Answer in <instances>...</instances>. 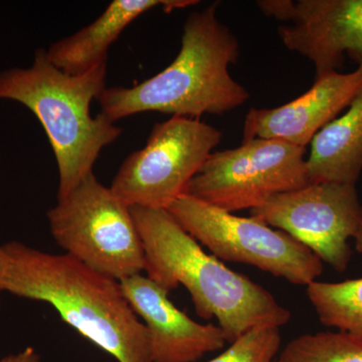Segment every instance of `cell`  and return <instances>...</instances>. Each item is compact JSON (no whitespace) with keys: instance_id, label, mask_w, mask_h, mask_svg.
<instances>
[{"instance_id":"7a4b0ae2","label":"cell","mask_w":362,"mask_h":362,"mask_svg":"<svg viewBox=\"0 0 362 362\" xmlns=\"http://www.w3.org/2000/svg\"><path fill=\"white\" fill-rule=\"evenodd\" d=\"M147 277L168 293L185 286L202 318L216 317L232 343L259 326L282 327L291 313L261 285L206 254L166 209L130 207Z\"/></svg>"},{"instance_id":"9a60e30c","label":"cell","mask_w":362,"mask_h":362,"mask_svg":"<svg viewBox=\"0 0 362 362\" xmlns=\"http://www.w3.org/2000/svg\"><path fill=\"white\" fill-rule=\"evenodd\" d=\"M307 296L324 325L362 340V278L307 286Z\"/></svg>"},{"instance_id":"2e32d148","label":"cell","mask_w":362,"mask_h":362,"mask_svg":"<svg viewBox=\"0 0 362 362\" xmlns=\"http://www.w3.org/2000/svg\"><path fill=\"white\" fill-rule=\"evenodd\" d=\"M278 362H362V340L341 331L301 335L286 345Z\"/></svg>"},{"instance_id":"ba28073f","label":"cell","mask_w":362,"mask_h":362,"mask_svg":"<svg viewBox=\"0 0 362 362\" xmlns=\"http://www.w3.org/2000/svg\"><path fill=\"white\" fill-rule=\"evenodd\" d=\"M305 153L303 147L262 138L214 151L185 194L228 213L251 211L274 195L308 185Z\"/></svg>"},{"instance_id":"3957f363","label":"cell","mask_w":362,"mask_h":362,"mask_svg":"<svg viewBox=\"0 0 362 362\" xmlns=\"http://www.w3.org/2000/svg\"><path fill=\"white\" fill-rule=\"evenodd\" d=\"M220 2L190 13L183 25L180 51L170 65L132 87L106 88L98 97L100 113L112 122L144 112L201 119L223 115L250 99L230 75L240 42L218 16Z\"/></svg>"},{"instance_id":"ffe728a7","label":"cell","mask_w":362,"mask_h":362,"mask_svg":"<svg viewBox=\"0 0 362 362\" xmlns=\"http://www.w3.org/2000/svg\"><path fill=\"white\" fill-rule=\"evenodd\" d=\"M6 255L4 245L0 244V309H1V294L4 292V278L6 273Z\"/></svg>"},{"instance_id":"7c38bea8","label":"cell","mask_w":362,"mask_h":362,"mask_svg":"<svg viewBox=\"0 0 362 362\" xmlns=\"http://www.w3.org/2000/svg\"><path fill=\"white\" fill-rule=\"evenodd\" d=\"M128 303L149 332L152 362H195L225 346L220 326L192 320L168 292L141 274L120 281Z\"/></svg>"},{"instance_id":"d6986e66","label":"cell","mask_w":362,"mask_h":362,"mask_svg":"<svg viewBox=\"0 0 362 362\" xmlns=\"http://www.w3.org/2000/svg\"><path fill=\"white\" fill-rule=\"evenodd\" d=\"M0 362H40V356L33 347H26L18 354L4 357Z\"/></svg>"},{"instance_id":"4fadbf2b","label":"cell","mask_w":362,"mask_h":362,"mask_svg":"<svg viewBox=\"0 0 362 362\" xmlns=\"http://www.w3.org/2000/svg\"><path fill=\"white\" fill-rule=\"evenodd\" d=\"M197 4V0H114L89 25L49 45L45 49L47 58L69 75L84 74L106 63L111 45L142 14L156 7L170 13Z\"/></svg>"},{"instance_id":"8fae6325","label":"cell","mask_w":362,"mask_h":362,"mask_svg":"<svg viewBox=\"0 0 362 362\" xmlns=\"http://www.w3.org/2000/svg\"><path fill=\"white\" fill-rule=\"evenodd\" d=\"M362 90V66L315 78L303 95L276 108H252L245 118L243 142L262 138L306 148L314 136L349 108Z\"/></svg>"},{"instance_id":"52a82bcc","label":"cell","mask_w":362,"mask_h":362,"mask_svg":"<svg viewBox=\"0 0 362 362\" xmlns=\"http://www.w3.org/2000/svg\"><path fill=\"white\" fill-rule=\"evenodd\" d=\"M201 119L173 116L152 128L146 145L121 164L111 185L129 207L168 209L201 170L221 140Z\"/></svg>"},{"instance_id":"277c9868","label":"cell","mask_w":362,"mask_h":362,"mask_svg":"<svg viewBox=\"0 0 362 362\" xmlns=\"http://www.w3.org/2000/svg\"><path fill=\"white\" fill-rule=\"evenodd\" d=\"M107 62L80 75H69L37 49L32 65L0 71V101L26 107L42 124L59 170L58 199L94 173L102 150L123 130L90 104L106 89Z\"/></svg>"},{"instance_id":"5bb4252c","label":"cell","mask_w":362,"mask_h":362,"mask_svg":"<svg viewBox=\"0 0 362 362\" xmlns=\"http://www.w3.org/2000/svg\"><path fill=\"white\" fill-rule=\"evenodd\" d=\"M310 144L309 183L356 185L362 171V90L346 113L319 131Z\"/></svg>"},{"instance_id":"6da1fadb","label":"cell","mask_w":362,"mask_h":362,"mask_svg":"<svg viewBox=\"0 0 362 362\" xmlns=\"http://www.w3.org/2000/svg\"><path fill=\"white\" fill-rule=\"evenodd\" d=\"M4 292L45 302L81 335L118 362H152L148 329L120 282L66 254H52L18 240L4 245Z\"/></svg>"},{"instance_id":"9c48e42d","label":"cell","mask_w":362,"mask_h":362,"mask_svg":"<svg viewBox=\"0 0 362 362\" xmlns=\"http://www.w3.org/2000/svg\"><path fill=\"white\" fill-rule=\"evenodd\" d=\"M250 211L251 216L309 247L334 270H346L352 254L349 240L362 221L356 185L308 183L274 195Z\"/></svg>"},{"instance_id":"8992f818","label":"cell","mask_w":362,"mask_h":362,"mask_svg":"<svg viewBox=\"0 0 362 362\" xmlns=\"http://www.w3.org/2000/svg\"><path fill=\"white\" fill-rule=\"evenodd\" d=\"M166 211L216 258L257 267L306 287L322 274V261L309 247L254 216H235L187 194Z\"/></svg>"},{"instance_id":"e0dca14e","label":"cell","mask_w":362,"mask_h":362,"mask_svg":"<svg viewBox=\"0 0 362 362\" xmlns=\"http://www.w3.org/2000/svg\"><path fill=\"white\" fill-rule=\"evenodd\" d=\"M280 347V328L259 326L247 331L225 352L207 362H274Z\"/></svg>"},{"instance_id":"30bf717a","label":"cell","mask_w":362,"mask_h":362,"mask_svg":"<svg viewBox=\"0 0 362 362\" xmlns=\"http://www.w3.org/2000/svg\"><path fill=\"white\" fill-rule=\"evenodd\" d=\"M278 33L313 64L315 78L338 71L345 54L362 66V0H298L291 23Z\"/></svg>"},{"instance_id":"5b68a950","label":"cell","mask_w":362,"mask_h":362,"mask_svg":"<svg viewBox=\"0 0 362 362\" xmlns=\"http://www.w3.org/2000/svg\"><path fill=\"white\" fill-rule=\"evenodd\" d=\"M49 230L65 254L120 281L145 271V254L129 206L94 173L47 214Z\"/></svg>"},{"instance_id":"ac0fdd59","label":"cell","mask_w":362,"mask_h":362,"mask_svg":"<svg viewBox=\"0 0 362 362\" xmlns=\"http://www.w3.org/2000/svg\"><path fill=\"white\" fill-rule=\"evenodd\" d=\"M257 6L267 16L291 23L295 11V1L293 0H259Z\"/></svg>"},{"instance_id":"44dd1931","label":"cell","mask_w":362,"mask_h":362,"mask_svg":"<svg viewBox=\"0 0 362 362\" xmlns=\"http://www.w3.org/2000/svg\"><path fill=\"white\" fill-rule=\"evenodd\" d=\"M354 239H356V246L357 251L362 254V221L361 226H359L358 230H357L356 235H354Z\"/></svg>"}]
</instances>
